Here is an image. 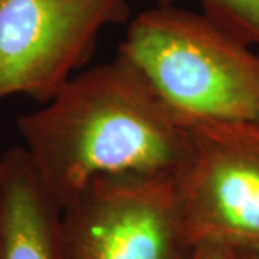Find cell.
<instances>
[{"instance_id": "1", "label": "cell", "mask_w": 259, "mask_h": 259, "mask_svg": "<svg viewBox=\"0 0 259 259\" xmlns=\"http://www.w3.org/2000/svg\"><path fill=\"white\" fill-rule=\"evenodd\" d=\"M16 125L40 180L62 209L101 177H177L192 150L189 130L118 55L83 68Z\"/></svg>"}, {"instance_id": "2", "label": "cell", "mask_w": 259, "mask_h": 259, "mask_svg": "<svg viewBox=\"0 0 259 259\" xmlns=\"http://www.w3.org/2000/svg\"><path fill=\"white\" fill-rule=\"evenodd\" d=\"M117 55L186 130L259 118V54L203 12L173 3L143 10Z\"/></svg>"}, {"instance_id": "3", "label": "cell", "mask_w": 259, "mask_h": 259, "mask_svg": "<svg viewBox=\"0 0 259 259\" xmlns=\"http://www.w3.org/2000/svg\"><path fill=\"white\" fill-rule=\"evenodd\" d=\"M130 13V0H0V101H51Z\"/></svg>"}, {"instance_id": "4", "label": "cell", "mask_w": 259, "mask_h": 259, "mask_svg": "<svg viewBox=\"0 0 259 259\" xmlns=\"http://www.w3.org/2000/svg\"><path fill=\"white\" fill-rule=\"evenodd\" d=\"M66 259H187L175 176L101 177L62 209Z\"/></svg>"}, {"instance_id": "5", "label": "cell", "mask_w": 259, "mask_h": 259, "mask_svg": "<svg viewBox=\"0 0 259 259\" xmlns=\"http://www.w3.org/2000/svg\"><path fill=\"white\" fill-rule=\"evenodd\" d=\"M177 189L190 245L259 253V118L189 130Z\"/></svg>"}, {"instance_id": "6", "label": "cell", "mask_w": 259, "mask_h": 259, "mask_svg": "<svg viewBox=\"0 0 259 259\" xmlns=\"http://www.w3.org/2000/svg\"><path fill=\"white\" fill-rule=\"evenodd\" d=\"M0 243L3 259H66L62 206L23 146L0 157Z\"/></svg>"}, {"instance_id": "7", "label": "cell", "mask_w": 259, "mask_h": 259, "mask_svg": "<svg viewBox=\"0 0 259 259\" xmlns=\"http://www.w3.org/2000/svg\"><path fill=\"white\" fill-rule=\"evenodd\" d=\"M202 12L231 35L259 47V0H199Z\"/></svg>"}, {"instance_id": "8", "label": "cell", "mask_w": 259, "mask_h": 259, "mask_svg": "<svg viewBox=\"0 0 259 259\" xmlns=\"http://www.w3.org/2000/svg\"><path fill=\"white\" fill-rule=\"evenodd\" d=\"M187 259H235L233 252L228 248L210 243L193 245Z\"/></svg>"}, {"instance_id": "9", "label": "cell", "mask_w": 259, "mask_h": 259, "mask_svg": "<svg viewBox=\"0 0 259 259\" xmlns=\"http://www.w3.org/2000/svg\"><path fill=\"white\" fill-rule=\"evenodd\" d=\"M232 252L235 259H259V253H253V252H238V250H232Z\"/></svg>"}, {"instance_id": "10", "label": "cell", "mask_w": 259, "mask_h": 259, "mask_svg": "<svg viewBox=\"0 0 259 259\" xmlns=\"http://www.w3.org/2000/svg\"><path fill=\"white\" fill-rule=\"evenodd\" d=\"M154 5H170L173 3V0H151Z\"/></svg>"}, {"instance_id": "11", "label": "cell", "mask_w": 259, "mask_h": 259, "mask_svg": "<svg viewBox=\"0 0 259 259\" xmlns=\"http://www.w3.org/2000/svg\"><path fill=\"white\" fill-rule=\"evenodd\" d=\"M0 259H3L2 258V243H0Z\"/></svg>"}]
</instances>
